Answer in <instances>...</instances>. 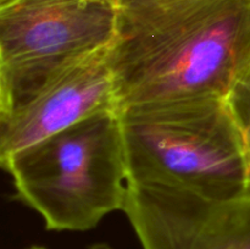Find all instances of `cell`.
<instances>
[{"label":"cell","mask_w":250,"mask_h":249,"mask_svg":"<svg viewBox=\"0 0 250 249\" xmlns=\"http://www.w3.org/2000/svg\"><path fill=\"white\" fill-rule=\"evenodd\" d=\"M110 60L120 109L226 98L250 73V0H120Z\"/></svg>","instance_id":"obj_1"},{"label":"cell","mask_w":250,"mask_h":249,"mask_svg":"<svg viewBox=\"0 0 250 249\" xmlns=\"http://www.w3.org/2000/svg\"><path fill=\"white\" fill-rule=\"evenodd\" d=\"M129 185L208 199L247 192L241 134L226 98L197 97L120 109Z\"/></svg>","instance_id":"obj_2"},{"label":"cell","mask_w":250,"mask_h":249,"mask_svg":"<svg viewBox=\"0 0 250 249\" xmlns=\"http://www.w3.org/2000/svg\"><path fill=\"white\" fill-rule=\"evenodd\" d=\"M0 164L46 229L88 231L124 211L129 173L120 110L97 112Z\"/></svg>","instance_id":"obj_3"},{"label":"cell","mask_w":250,"mask_h":249,"mask_svg":"<svg viewBox=\"0 0 250 249\" xmlns=\"http://www.w3.org/2000/svg\"><path fill=\"white\" fill-rule=\"evenodd\" d=\"M120 0H0V115L116 41Z\"/></svg>","instance_id":"obj_4"},{"label":"cell","mask_w":250,"mask_h":249,"mask_svg":"<svg viewBox=\"0 0 250 249\" xmlns=\"http://www.w3.org/2000/svg\"><path fill=\"white\" fill-rule=\"evenodd\" d=\"M124 212L143 249H250V189L215 200L129 185Z\"/></svg>","instance_id":"obj_5"},{"label":"cell","mask_w":250,"mask_h":249,"mask_svg":"<svg viewBox=\"0 0 250 249\" xmlns=\"http://www.w3.org/2000/svg\"><path fill=\"white\" fill-rule=\"evenodd\" d=\"M110 51L81 59L23 105L0 115V163L97 112L120 110Z\"/></svg>","instance_id":"obj_6"},{"label":"cell","mask_w":250,"mask_h":249,"mask_svg":"<svg viewBox=\"0 0 250 249\" xmlns=\"http://www.w3.org/2000/svg\"><path fill=\"white\" fill-rule=\"evenodd\" d=\"M226 102L241 134L250 189V73L233 85L227 94Z\"/></svg>","instance_id":"obj_7"},{"label":"cell","mask_w":250,"mask_h":249,"mask_svg":"<svg viewBox=\"0 0 250 249\" xmlns=\"http://www.w3.org/2000/svg\"><path fill=\"white\" fill-rule=\"evenodd\" d=\"M27 249H46V248H44V247H41V246H32ZM88 249H114V248H112L111 246H109L107 243H95L93 244V246H90Z\"/></svg>","instance_id":"obj_8"}]
</instances>
